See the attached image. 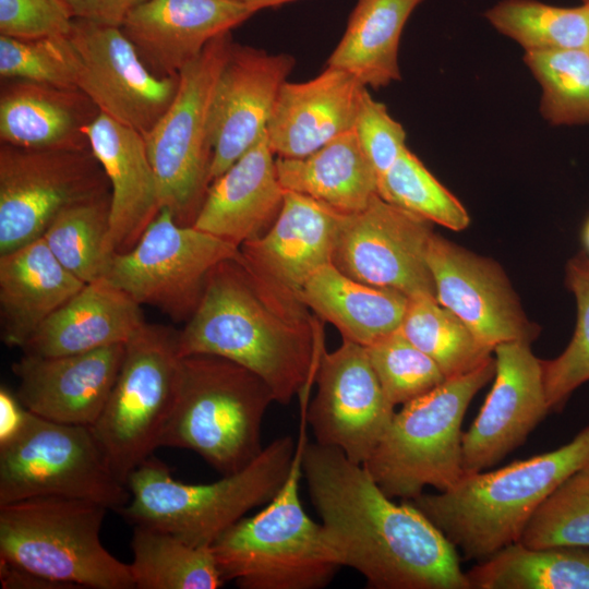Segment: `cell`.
I'll return each instance as SVG.
<instances>
[{"mask_svg":"<svg viewBox=\"0 0 589 589\" xmlns=\"http://www.w3.org/2000/svg\"><path fill=\"white\" fill-rule=\"evenodd\" d=\"M301 465L341 567L375 589H471L457 548L410 501L393 502L363 465L308 440Z\"/></svg>","mask_w":589,"mask_h":589,"instance_id":"6da1fadb","label":"cell"},{"mask_svg":"<svg viewBox=\"0 0 589 589\" xmlns=\"http://www.w3.org/2000/svg\"><path fill=\"white\" fill-rule=\"evenodd\" d=\"M262 289L236 259L218 264L184 327L180 357L213 354L260 376L274 400L309 396L324 350L320 323Z\"/></svg>","mask_w":589,"mask_h":589,"instance_id":"7a4b0ae2","label":"cell"},{"mask_svg":"<svg viewBox=\"0 0 589 589\" xmlns=\"http://www.w3.org/2000/svg\"><path fill=\"white\" fill-rule=\"evenodd\" d=\"M589 466V424L554 450L493 470L466 473L417 506L467 560H486L519 540L540 505L570 476Z\"/></svg>","mask_w":589,"mask_h":589,"instance_id":"3957f363","label":"cell"},{"mask_svg":"<svg viewBox=\"0 0 589 589\" xmlns=\"http://www.w3.org/2000/svg\"><path fill=\"white\" fill-rule=\"evenodd\" d=\"M296 450L291 436L278 437L239 472L206 484L175 479L152 455L129 476L131 498L119 513L133 526L161 529L194 546H212L248 512L277 495Z\"/></svg>","mask_w":589,"mask_h":589,"instance_id":"277c9868","label":"cell"},{"mask_svg":"<svg viewBox=\"0 0 589 589\" xmlns=\"http://www.w3.org/2000/svg\"><path fill=\"white\" fill-rule=\"evenodd\" d=\"M275 401L255 373L213 354L181 358L175 402L159 447L191 449L229 476L263 450L262 421Z\"/></svg>","mask_w":589,"mask_h":589,"instance_id":"5b68a950","label":"cell"},{"mask_svg":"<svg viewBox=\"0 0 589 589\" xmlns=\"http://www.w3.org/2000/svg\"><path fill=\"white\" fill-rule=\"evenodd\" d=\"M290 473L264 508L242 517L212 545L224 579L242 589H320L341 567L322 524L305 513L299 495L305 416Z\"/></svg>","mask_w":589,"mask_h":589,"instance_id":"8992f818","label":"cell"},{"mask_svg":"<svg viewBox=\"0 0 589 589\" xmlns=\"http://www.w3.org/2000/svg\"><path fill=\"white\" fill-rule=\"evenodd\" d=\"M494 374L491 358L469 373L446 378L395 412L363 465L387 496L411 501L425 486L446 491L466 474L462 420L474 395Z\"/></svg>","mask_w":589,"mask_h":589,"instance_id":"52a82bcc","label":"cell"},{"mask_svg":"<svg viewBox=\"0 0 589 589\" xmlns=\"http://www.w3.org/2000/svg\"><path fill=\"white\" fill-rule=\"evenodd\" d=\"M108 508L41 496L0 505V560L76 588H135L130 564L101 543Z\"/></svg>","mask_w":589,"mask_h":589,"instance_id":"ba28073f","label":"cell"},{"mask_svg":"<svg viewBox=\"0 0 589 589\" xmlns=\"http://www.w3.org/2000/svg\"><path fill=\"white\" fill-rule=\"evenodd\" d=\"M178 330L144 323L125 342L107 402L89 426L108 466L124 484L159 447L180 370Z\"/></svg>","mask_w":589,"mask_h":589,"instance_id":"9c48e42d","label":"cell"},{"mask_svg":"<svg viewBox=\"0 0 589 589\" xmlns=\"http://www.w3.org/2000/svg\"><path fill=\"white\" fill-rule=\"evenodd\" d=\"M233 43L231 32L215 37L179 72L173 100L144 135L160 207L180 225H193L211 185V107Z\"/></svg>","mask_w":589,"mask_h":589,"instance_id":"30bf717a","label":"cell"},{"mask_svg":"<svg viewBox=\"0 0 589 589\" xmlns=\"http://www.w3.org/2000/svg\"><path fill=\"white\" fill-rule=\"evenodd\" d=\"M41 496L87 500L117 512L131 498L89 426L27 410L19 433L0 444V505Z\"/></svg>","mask_w":589,"mask_h":589,"instance_id":"8fae6325","label":"cell"},{"mask_svg":"<svg viewBox=\"0 0 589 589\" xmlns=\"http://www.w3.org/2000/svg\"><path fill=\"white\" fill-rule=\"evenodd\" d=\"M239 247L180 225L167 208L147 226L129 251L109 257L104 277L140 305H151L176 322L188 321L211 272L236 259Z\"/></svg>","mask_w":589,"mask_h":589,"instance_id":"7c38bea8","label":"cell"},{"mask_svg":"<svg viewBox=\"0 0 589 589\" xmlns=\"http://www.w3.org/2000/svg\"><path fill=\"white\" fill-rule=\"evenodd\" d=\"M111 193L99 161L85 149L0 145V255L43 237L80 202Z\"/></svg>","mask_w":589,"mask_h":589,"instance_id":"4fadbf2b","label":"cell"},{"mask_svg":"<svg viewBox=\"0 0 589 589\" xmlns=\"http://www.w3.org/2000/svg\"><path fill=\"white\" fill-rule=\"evenodd\" d=\"M65 38L76 88L101 113L147 134L173 100L179 74L152 72L119 26L74 19Z\"/></svg>","mask_w":589,"mask_h":589,"instance_id":"5bb4252c","label":"cell"},{"mask_svg":"<svg viewBox=\"0 0 589 589\" xmlns=\"http://www.w3.org/2000/svg\"><path fill=\"white\" fill-rule=\"evenodd\" d=\"M431 224L376 194L362 211L344 216L332 263L357 281L408 298H436L426 260Z\"/></svg>","mask_w":589,"mask_h":589,"instance_id":"9a60e30c","label":"cell"},{"mask_svg":"<svg viewBox=\"0 0 589 589\" xmlns=\"http://www.w3.org/2000/svg\"><path fill=\"white\" fill-rule=\"evenodd\" d=\"M317 389L301 406L315 442L340 449L364 465L387 431L395 406L386 397L365 347L342 339L332 352L323 350L315 372Z\"/></svg>","mask_w":589,"mask_h":589,"instance_id":"2e32d148","label":"cell"},{"mask_svg":"<svg viewBox=\"0 0 589 589\" xmlns=\"http://www.w3.org/2000/svg\"><path fill=\"white\" fill-rule=\"evenodd\" d=\"M345 215L313 197L285 191L273 225L243 242L237 260L274 298L306 308L300 300L302 288L318 268L332 263Z\"/></svg>","mask_w":589,"mask_h":589,"instance_id":"e0dca14e","label":"cell"},{"mask_svg":"<svg viewBox=\"0 0 589 589\" xmlns=\"http://www.w3.org/2000/svg\"><path fill=\"white\" fill-rule=\"evenodd\" d=\"M495 380L471 426L462 434L465 473L483 471L520 446L550 411L541 360L530 342L497 345Z\"/></svg>","mask_w":589,"mask_h":589,"instance_id":"ac0fdd59","label":"cell"},{"mask_svg":"<svg viewBox=\"0 0 589 589\" xmlns=\"http://www.w3.org/2000/svg\"><path fill=\"white\" fill-rule=\"evenodd\" d=\"M293 68L290 55L233 43L211 107V183L265 134L279 89Z\"/></svg>","mask_w":589,"mask_h":589,"instance_id":"d6986e66","label":"cell"},{"mask_svg":"<svg viewBox=\"0 0 589 589\" xmlns=\"http://www.w3.org/2000/svg\"><path fill=\"white\" fill-rule=\"evenodd\" d=\"M436 299L476 337L493 349L514 340L531 341L534 329L501 267L433 233L426 254Z\"/></svg>","mask_w":589,"mask_h":589,"instance_id":"ffe728a7","label":"cell"},{"mask_svg":"<svg viewBox=\"0 0 589 589\" xmlns=\"http://www.w3.org/2000/svg\"><path fill=\"white\" fill-rule=\"evenodd\" d=\"M124 350L125 344H118L59 357L23 353L12 364L15 395L44 419L91 426L107 402Z\"/></svg>","mask_w":589,"mask_h":589,"instance_id":"44dd1931","label":"cell"},{"mask_svg":"<svg viewBox=\"0 0 589 589\" xmlns=\"http://www.w3.org/2000/svg\"><path fill=\"white\" fill-rule=\"evenodd\" d=\"M255 13L239 0H145L121 29L152 72L178 75L211 40Z\"/></svg>","mask_w":589,"mask_h":589,"instance_id":"7402d4cb","label":"cell"},{"mask_svg":"<svg viewBox=\"0 0 589 589\" xmlns=\"http://www.w3.org/2000/svg\"><path fill=\"white\" fill-rule=\"evenodd\" d=\"M365 88L349 72L330 65L306 82L286 81L266 127L274 155L302 158L352 130Z\"/></svg>","mask_w":589,"mask_h":589,"instance_id":"603a6c76","label":"cell"},{"mask_svg":"<svg viewBox=\"0 0 589 589\" xmlns=\"http://www.w3.org/2000/svg\"><path fill=\"white\" fill-rule=\"evenodd\" d=\"M91 151L110 184L106 254L131 250L160 211L144 135L105 113L85 128Z\"/></svg>","mask_w":589,"mask_h":589,"instance_id":"cb8c5ba5","label":"cell"},{"mask_svg":"<svg viewBox=\"0 0 589 589\" xmlns=\"http://www.w3.org/2000/svg\"><path fill=\"white\" fill-rule=\"evenodd\" d=\"M285 191L265 132L212 181L192 226L240 247L273 225L281 208Z\"/></svg>","mask_w":589,"mask_h":589,"instance_id":"d4e9b609","label":"cell"},{"mask_svg":"<svg viewBox=\"0 0 589 589\" xmlns=\"http://www.w3.org/2000/svg\"><path fill=\"white\" fill-rule=\"evenodd\" d=\"M0 140L32 149L91 148L85 128L100 113L77 88L2 80Z\"/></svg>","mask_w":589,"mask_h":589,"instance_id":"484cf974","label":"cell"},{"mask_svg":"<svg viewBox=\"0 0 589 589\" xmlns=\"http://www.w3.org/2000/svg\"><path fill=\"white\" fill-rule=\"evenodd\" d=\"M144 323L141 305L103 276L52 313L22 350L59 357L125 344Z\"/></svg>","mask_w":589,"mask_h":589,"instance_id":"4316f807","label":"cell"},{"mask_svg":"<svg viewBox=\"0 0 589 589\" xmlns=\"http://www.w3.org/2000/svg\"><path fill=\"white\" fill-rule=\"evenodd\" d=\"M84 285L57 260L43 237L1 254L2 341L22 349L36 329Z\"/></svg>","mask_w":589,"mask_h":589,"instance_id":"83f0119b","label":"cell"},{"mask_svg":"<svg viewBox=\"0 0 589 589\" xmlns=\"http://www.w3.org/2000/svg\"><path fill=\"white\" fill-rule=\"evenodd\" d=\"M300 300L332 323L342 339L368 347L400 328L409 298L357 281L328 263L308 279Z\"/></svg>","mask_w":589,"mask_h":589,"instance_id":"f1b7e54d","label":"cell"},{"mask_svg":"<svg viewBox=\"0 0 589 589\" xmlns=\"http://www.w3.org/2000/svg\"><path fill=\"white\" fill-rule=\"evenodd\" d=\"M286 191L327 204L342 214L362 211L377 193V177L353 129L302 158L276 157Z\"/></svg>","mask_w":589,"mask_h":589,"instance_id":"f546056e","label":"cell"},{"mask_svg":"<svg viewBox=\"0 0 589 589\" xmlns=\"http://www.w3.org/2000/svg\"><path fill=\"white\" fill-rule=\"evenodd\" d=\"M423 0H358L327 65L380 88L400 80L398 52L404 27Z\"/></svg>","mask_w":589,"mask_h":589,"instance_id":"4dcf8cb0","label":"cell"},{"mask_svg":"<svg viewBox=\"0 0 589 589\" xmlns=\"http://www.w3.org/2000/svg\"><path fill=\"white\" fill-rule=\"evenodd\" d=\"M467 574L477 589H589V548L507 544Z\"/></svg>","mask_w":589,"mask_h":589,"instance_id":"1f68e13d","label":"cell"},{"mask_svg":"<svg viewBox=\"0 0 589 589\" xmlns=\"http://www.w3.org/2000/svg\"><path fill=\"white\" fill-rule=\"evenodd\" d=\"M131 548L136 589H217L226 582L212 546H194L161 529L134 525Z\"/></svg>","mask_w":589,"mask_h":589,"instance_id":"d6a6232c","label":"cell"},{"mask_svg":"<svg viewBox=\"0 0 589 589\" xmlns=\"http://www.w3.org/2000/svg\"><path fill=\"white\" fill-rule=\"evenodd\" d=\"M399 330L437 364L446 378L469 373L492 358L493 349L435 297L409 298Z\"/></svg>","mask_w":589,"mask_h":589,"instance_id":"836d02e7","label":"cell"},{"mask_svg":"<svg viewBox=\"0 0 589 589\" xmlns=\"http://www.w3.org/2000/svg\"><path fill=\"white\" fill-rule=\"evenodd\" d=\"M484 15L525 52L589 48V11L582 3L560 7L539 0H501Z\"/></svg>","mask_w":589,"mask_h":589,"instance_id":"e575fe53","label":"cell"},{"mask_svg":"<svg viewBox=\"0 0 589 589\" xmlns=\"http://www.w3.org/2000/svg\"><path fill=\"white\" fill-rule=\"evenodd\" d=\"M111 193L99 195L62 211L43 235L57 260L87 284L104 276L109 257Z\"/></svg>","mask_w":589,"mask_h":589,"instance_id":"d590c367","label":"cell"},{"mask_svg":"<svg viewBox=\"0 0 589 589\" xmlns=\"http://www.w3.org/2000/svg\"><path fill=\"white\" fill-rule=\"evenodd\" d=\"M541 87L540 113L552 125L589 124V48L525 52Z\"/></svg>","mask_w":589,"mask_h":589,"instance_id":"8d00e7d4","label":"cell"},{"mask_svg":"<svg viewBox=\"0 0 589 589\" xmlns=\"http://www.w3.org/2000/svg\"><path fill=\"white\" fill-rule=\"evenodd\" d=\"M385 201L452 230L469 225L459 202L407 147L377 185Z\"/></svg>","mask_w":589,"mask_h":589,"instance_id":"74e56055","label":"cell"},{"mask_svg":"<svg viewBox=\"0 0 589 589\" xmlns=\"http://www.w3.org/2000/svg\"><path fill=\"white\" fill-rule=\"evenodd\" d=\"M518 541L531 548H589V466L570 476L540 505Z\"/></svg>","mask_w":589,"mask_h":589,"instance_id":"f35d334b","label":"cell"},{"mask_svg":"<svg viewBox=\"0 0 589 589\" xmlns=\"http://www.w3.org/2000/svg\"><path fill=\"white\" fill-rule=\"evenodd\" d=\"M566 281L577 302V324L570 342L552 360H541L550 410H561L570 394L589 381V259L570 260Z\"/></svg>","mask_w":589,"mask_h":589,"instance_id":"ab89813d","label":"cell"},{"mask_svg":"<svg viewBox=\"0 0 589 589\" xmlns=\"http://www.w3.org/2000/svg\"><path fill=\"white\" fill-rule=\"evenodd\" d=\"M365 349L386 397L395 407L429 393L446 380L437 364L399 329Z\"/></svg>","mask_w":589,"mask_h":589,"instance_id":"60d3db41","label":"cell"},{"mask_svg":"<svg viewBox=\"0 0 589 589\" xmlns=\"http://www.w3.org/2000/svg\"><path fill=\"white\" fill-rule=\"evenodd\" d=\"M0 76L76 88L65 35L39 39L0 35Z\"/></svg>","mask_w":589,"mask_h":589,"instance_id":"b9f144b4","label":"cell"},{"mask_svg":"<svg viewBox=\"0 0 589 589\" xmlns=\"http://www.w3.org/2000/svg\"><path fill=\"white\" fill-rule=\"evenodd\" d=\"M353 132L377 177V185L407 148L406 131L383 103L375 100L368 88L363 92L353 124Z\"/></svg>","mask_w":589,"mask_h":589,"instance_id":"7bdbcfd3","label":"cell"},{"mask_svg":"<svg viewBox=\"0 0 589 589\" xmlns=\"http://www.w3.org/2000/svg\"><path fill=\"white\" fill-rule=\"evenodd\" d=\"M73 16L62 0H0V35L39 39L69 34Z\"/></svg>","mask_w":589,"mask_h":589,"instance_id":"ee69618b","label":"cell"},{"mask_svg":"<svg viewBox=\"0 0 589 589\" xmlns=\"http://www.w3.org/2000/svg\"><path fill=\"white\" fill-rule=\"evenodd\" d=\"M73 19L121 27L129 12L145 0H62Z\"/></svg>","mask_w":589,"mask_h":589,"instance_id":"f6af8a7d","label":"cell"},{"mask_svg":"<svg viewBox=\"0 0 589 589\" xmlns=\"http://www.w3.org/2000/svg\"><path fill=\"white\" fill-rule=\"evenodd\" d=\"M0 580L3 589H73L0 560Z\"/></svg>","mask_w":589,"mask_h":589,"instance_id":"bcb514c9","label":"cell"},{"mask_svg":"<svg viewBox=\"0 0 589 589\" xmlns=\"http://www.w3.org/2000/svg\"><path fill=\"white\" fill-rule=\"evenodd\" d=\"M27 410L16 395L7 387L0 388V444L13 438L24 424Z\"/></svg>","mask_w":589,"mask_h":589,"instance_id":"7dc6e473","label":"cell"},{"mask_svg":"<svg viewBox=\"0 0 589 589\" xmlns=\"http://www.w3.org/2000/svg\"><path fill=\"white\" fill-rule=\"evenodd\" d=\"M256 12L265 8H275L294 0H239Z\"/></svg>","mask_w":589,"mask_h":589,"instance_id":"c3c4849f","label":"cell"},{"mask_svg":"<svg viewBox=\"0 0 589 589\" xmlns=\"http://www.w3.org/2000/svg\"><path fill=\"white\" fill-rule=\"evenodd\" d=\"M585 242L587 247L589 248V220L585 227Z\"/></svg>","mask_w":589,"mask_h":589,"instance_id":"681fc988","label":"cell"},{"mask_svg":"<svg viewBox=\"0 0 589 589\" xmlns=\"http://www.w3.org/2000/svg\"><path fill=\"white\" fill-rule=\"evenodd\" d=\"M581 3L585 4L589 11V0H581Z\"/></svg>","mask_w":589,"mask_h":589,"instance_id":"f907efd6","label":"cell"}]
</instances>
